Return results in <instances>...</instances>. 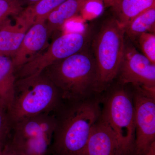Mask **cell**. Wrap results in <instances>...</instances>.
I'll return each mask as SVG.
<instances>
[{
    "instance_id": "cell-1",
    "label": "cell",
    "mask_w": 155,
    "mask_h": 155,
    "mask_svg": "<svg viewBox=\"0 0 155 155\" xmlns=\"http://www.w3.org/2000/svg\"><path fill=\"white\" fill-rule=\"evenodd\" d=\"M67 103L55 113L57 124L49 150L58 155H83L93 127L101 115V102L87 98Z\"/></svg>"
},
{
    "instance_id": "cell-2",
    "label": "cell",
    "mask_w": 155,
    "mask_h": 155,
    "mask_svg": "<svg viewBox=\"0 0 155 155\" xmlns=\"http://www.w3.org/2000/svg\"><path fill=\"white\" fill-rule=\"evenodd\" d=\"M87 48L57 61L42 72L67 102L86 99L96 93V65L92 53Z\"/></svg>"
},
{
    "instance_id": "cell-3",
    "label": "cell",
    "mask_w": 155,
    "mask_h": 155,
    "mask_svg": "<svg viewBox=\"0 0 155 155\" xmlns=\"http://www.w3.org/2000/svg\"><path fill=\"white\" fill-rule=\"evenodd\" d=\"M57 87L44 72L17 79L13 101L7 110L13 125L43 113H55L63 105Z\"/></svg>"
},
{
    "instance_id": "cell-4",
    "label": "cell",
    "mask_w": 155,
    "mask_h": 155,
    "mask_svg": "<svg viewBox=\"0 0 155 155\" xmlns=\"http://www.w3.org/2000/svg\"><path fill=\"white\" fill-rule=\"evenodd\" d=\"M125 36L124 28L112 17L103 22L92 39L91 52L97 67L96 93L107 90L117 77L125 50Z\"/></svg>"
},
{
    "instance_id": "cell-5",
    "label": "cell",
    "mask_w": 155,
    "mask_h": 155,
    "mask_svg": "<svg viewBox=\"0 0 155 155\" xmlns=\"http://www.w3.org/2000/svg\"><path fill=\"white\" fill-rule=\"evenodd\" d=\"M101 117L119 141L133 155L135 142V111L133 97L126 89L117 87L103 99Z\"/></svg>"
},
{
    "instance_id": "cell-6",
    "label": "cell",
    "mask_w": 155,
    "mask_h": 155,
    "mask_svg": "<svg viewBox=\"0 0 155 155\" xmlns=\"http://www.w3.org/2000/svg\"><path fill=\"white\" fill-rule=\"evenodd\" d=\"M88 30L66 34L56 38L45 51L39 53L15 72L16 79L38 75L57 61L79 52L90 42Z\"/></svg>"
},
{
    "instance_id": "cell-7",
    "label": "cell",
    "mask_w": 155,
    "mask_h": 155,
    "mask_svg": "<svg viewBox=\"0 0 155 155\" xmlns=\"http://www.w3.org/2000/svg\"><path fill=\"white\" fill-rule=\"evenodd\" d=\"M132 97L135 111L133 155H146L155 142V98L136 88Z\"/></svg>"
},
{
    "instance_id": "cell-8",
    "label": "cell",
    "mask_w": 155,
    "mask_h": 155,
    "mask_svg": "<svg viewBox=\"0 0 155 155\" xmlns=\"http://www.w3.org/2000/svg\"><path fill=\"white\" fill-rule=\"evenodd\" d=\"M117 76L121 85L131 84L140 89L155 88V64L125 41Z\"/></svg>"
},
{
    "instance_id": "cell-9",
    "label": "cell",
    "mask_w": 155,
    "mask_h": 155,
    "mask_svg": "<svg viewBox=\"0 0 155 155\" xmlns=\"http://www.w3.org/2000/svg\"><path fill=\"white\" fill-rule=\"evenodd\" d=\"M101 116L93 127L83 155H132Z\"/></svg>"
},
{
    "instance_id": "cell-10",
    "label": "cell",
    "mask_w": 155,
    "mask_h": 155,
    "mask_svg": "<svg viewBox=\"0 0 155 155\" xmlns=\"http://www.w3.org/2000/svg\"><path fill=\"white\" fill-rule=\"evenodd\" d=\"M50 36L45 22L28 28L17 52L11 58L15 72L40 53Z\"/></svg>"
},
{
    "instance_id": "cell-11",
    "label": "cell",
    "mask_w": 155,
    "mask_h": 155,
    "mask_svg": "<svg viewBox=\"0 0 155 155\" xmlns=\"http://www.w3.org/2000/svg\"><path fill=\"white\" fill-rule=\"evenodd\" d=\"M56 124L55 113L38 114L14 124L12 136L22 138L42 137L52 141Z\"/></svg>"
},
{
    "instance_id": "cell-12",
    "label": "cell",
    "mask_w": 155,
    "mask_h": 155,
    "mask_svg": "<svg viewBox=\"0 0 155 155\" xmlns=\"http://www.w3.org/2000/svg\"><path fill=\"white\" fill-rule=\"evenodd\" d=\"M15 22L10 19L0 25V54L12 58L17 52L28 27L17 17Z\"/></svg>"
},
{
    "instance_id": "cell-13",
    "label": "cell",
    "mask_w": 155,
    "mask_h": 155,
    "mask_svg": "<svg viewBox=\"0 0 155 155\" xmlns=\"http://www.w3.org/2000/svg\"><path fill=\"white\" fill-rule=\"evenodd\" d=\"M114 17L125 29L136 17L155 7V0H114L110 6Z\"/></svg>"
},
{
    "instance_id": "cell-14",
    "label": "cell",
    "mask_w": 155,
    "mask_h": 155,
    "mask_svg": "<svg viewBox=\"0 0 155 155\" xmlns=\"http://www.w3.org/2000/svg\"><path fill=\"white\" fill-rule=\"evenodd\" d=\"M87 0H66L49 14L46 24L50 36L60 29L68 20L80 13Z\"/></svg>"
},
{
    "instance_id": "cell-15",
    "label": "cell",
    "mask_w": 155,
    "mask_h": 155,
    "mask_svg": "<svg viewBox=\"0 0 155 155\" xmlns=\"http://www.w3.org/2000/svg\"><path fill=\"white\" fill-rule=\"evenodd\" d=\"M16 80L12 59L0 54V101L7 111L13 101Z\"/></svg>"
},
{
    "instance_id": "cell-16",
    "label": "cell",
    "mask_w": 155,
    "mask_h": 155,
    "mask_svg": "<svg viewBox=\"0 0 155 155\" xmlns=\"http://www.w3.org/2000/svg\"><path fill=\"white\" fill-rule=\"evenodd\" d=\"M65 1L40 0L24 8L16 17L29 28L34 24L45 22L50 13Z\"/></svg>"
},
{
    "instance_id": "cell-17",
    "label": "cell",
    "mask_w": 155,
    "mask_h": 155,
    "mask_svg": "<svg viewBox=\"0 0 155 155\" xmlns=\"http://www.w3.org/2000/svg\"><path fill=\"white\" fill-rule=\"evenodd\" d=\"M11 143L19 155H46L52 141L42 137H22L12 136Z\"/></svg>"
},
{
    "instance_id": "cell-18",
    "label": "cell",
    "mask_w": 155,
    "mask_h": 155,
    "mask_svg": "<svg viewBox=\"0 0 155 155\" xmlns=\"http://www.w3.org/2000/svg\"><path fill=\"white\" fill-rule=\"evenodd\" d=\"M124 29L125 35L131 41H135L142 34L155 33V7L136 17Z\"/></svg>"
},
{
    "instance_id": "cell-19",
    "label": "cell",
    "mask_w": 155,
    "mask_h": 155,
    "mask_svg": "<svg viewBox=\"0 0 155 155\" xmlns=\"http://www.w3.org/2000/svg\"><path fill=\"white\" fill-rule=\"evenodd\" d=\"M143 54L155 64V34L146 32L136 39Z\"/></svg>"
},
{
    "instance_id": "cell-20",
    "label": "cell",
    "mask_w": 155,
    "mask_h": 155,
    "mask_svg": "<svg viewBox=\"0 0 155 155\" xmlns=\"http://www.w3.org/2000/svg\"><path fill=\"white\" fill-rule=\"evenodd\" d=\"M24 8L18 0L0 1V25H2L10 16L19 15Z\"/></svg>"
},
{
    "instance_id": "cell-21",
    "label": "cell",
    "mask_w": 155,
    "mask_h": 155,
    "mask_svg": "<svg viewBox=\"0 0 155 155\" xmlns=\"http://www.w3.org/2000/svg\"><path fill=\"white\" fill-rule=\"evenodd\" d=\"M12 125L6 108L0 106V146L4 147L9 139Z\"/></svg>"
},
{
    "instance_id": "cell-22",
    "label": "cell",
    "mask_w": 155,
    "mask_h": 155,
    "mask_svg": "<svg viewBox=\"0 0 155 155\" xmlns=\"http://www.w3.org/2000/svg\"><path fill=\"white\" fill-rule=\"evenodd\" d=\"M104 5L102 0H87L80 13L84 19H94L102 13Z\"/></svg>"
},
{
    "instance_id": "cell-23",
    "label": "cell",
    "mask_w": 155,
    "mask_h": 155,
    "mask_svg": "<svg viewBox=\"0 0 155 155\" xmlns=\"http://www.w3.org/2000/svg\"><path fill=\"white\" fill-rule=\"evenodd\" d=\"M3 155H19L11 143L10 139L3 147Z\"/></svg>"
},
{
    "instance_id": "cell-24",
    "label": "cell",
    "mask_w": 155,
    "mask_h": 155,
    "mask_svg": "<svg viewBox=\"0 0 155 155\" xmlns=\"http://www.w3.org/2000/svg\"><path fill=\"white\" fill-rule=\"evenodd\" d=\"M18 1L23 7L24 6H26V7H27L30 5H33L40 0H18Z\"/></svg>"
},
{
    "instance_id": "cell-25",
    "label": "cell",
    "mask_w": 155,
    "mask_h": 155,
    "mask_svg": "<svg viewBox=\"0 0 155 155\" xmlns=\"http://www.w3.org/2000/svg\"><path fill=\"white\" fill-rule=\"evenodd\" d=\"M103 1L104 5L107 7H110L111 4L114 1V0H102Z\"/></svg>"
},
{
    "instance_id": "cell-26",
    "label": "cell",
    "mask_w": 155,
    "mask_h": 155,
    "mask_svg": "<svg viewBox=\"0 0 155 155\" xmlns=\"http://www.w3.org/2000/svg\"><path fill=\"white\" fill-rule=\"evenodd\" d=\"M4 147L0 146V155H3V149Z\"/></svg>"
},
{
    "instance_id": "cell-27",
    "label": "cell",
    "mask_w": 155,
    "mask_h": 155,
    "mask_svg": "<svg viewBox=\"0 0 155 155\" xmlns=\"http://www.w3.org/2000/svg\"><path fill=\"white\" fill-rule=\"evenodd\" d=\"M0 106H2V107H4L5 108V107H4V106L3 105V104H2V103L1 102V101H0Z\"/></svg>"
},
{
    "instance_id": "cell-28",
    "label": "cell",
    "mask_w": 155,
    "mask_h": 155,
    "mask_svg": "<svg viewBox=\"0 0 155 155\" xmlns=\"http://www.w3.org/2000/svg\"><path fill=\"white\" fill-rule=\"evenodd\" d=\"M151 154V151H150H150L148 153H147V154L146 155H150Z\"/></svg>"
},
{
    "instance_id": "cell-29",
    "label": "cell",
    "mask_w": 155,
    "mask_h": 155,
    "mask_svg": "<svg viewBox=\"0 0 155 155\" xmlns=\"http://www.w3.org/2000/svg\"><path fill=\"white\" fill-rule=\"evenodd\" d=\"M52 155H58L54 154H52Z\"/></svg>"
},
{
    "instance_id": "cell-30",
    "label": "cell",
    "mask_w": 155,
    "mask_h": 155,
    "mask_svg": "<svg viewBox=\"0 0 155 155\" xmlns=\"http://www.w3.org/2000/svg\"><path fill=\"white\" fill-rule=\"evenodd\" d=\"M0 1H1V0H0Z\"/></svg>"
}]
</instances>
